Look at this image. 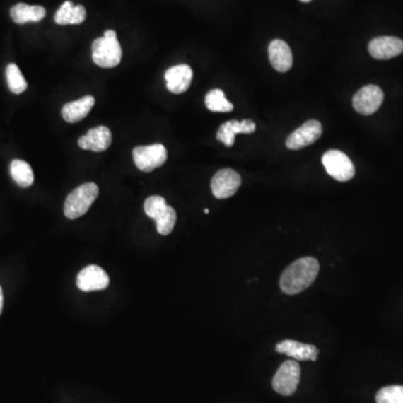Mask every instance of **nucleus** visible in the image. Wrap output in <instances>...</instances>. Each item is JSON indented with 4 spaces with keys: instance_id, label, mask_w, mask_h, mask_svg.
Masks as SVG:
<instances>
[{
    "instance_id": "obj_1",
    "label": "nucleus",
    "mask_w": 403,
    "mask_h": 403,
    "mask_svg": "<svg viewBox=\"0 0 403 403\" xmlns=\"http://www.w3.org/2000/svg\"><path fill=\"white\" fill-rule=\"evenodd\" d=\"M320 272L318 261L312 257L300 258L287 267L280 278V288L287 295L306 291Z\"/></svg>"
},
{
    "instance_id": "obj_2",
    "label": "nucleus",
    "mask_w": 403,
    "mask_h": 403,
    "mask_svg": "<svg viewBox=\"0 0 403 403\" xmlns=\"http://www.w3.org/2000/svg\"><path fill=\"white\" fill-rule=\"evenodd\" d=\"M122 49L115 30H107L103 37L97 38L92 44V59L98 66L111 69L120 64Z\"/></svg>"
},
{
    "instance_id": "obj_3",
    "label": "nucleus",
    "mask_w": 403,
    "mask_h": 403,
    "mask_svg": "<svg viewBox=\"0 0 403 403\" xmlns=\"http://www.w3.org/2000/svg\"><path fill=\"white\" fill-rule=\"evenodd\" d=\"M99 187L97 184L86 183L78 186L74 191L69 194L64 203V214L70 220L83 216L93 202L98 199Z\"/></svg>"
},
{
    "instance_id": "obj_4",
    "label": "nucleus",
    "mask_w": 403,
    "mask_h": 403,
    "mask_svg": "<svg viewBox=\"0 0 403 403\" xmlns=\"http://www.w3.org/2000/svg\"><path fill=\"white\" fill-rule=\"evenodd\" d=\"M144 210L149 218L156 221L157 231L159 234L168 235L172 233L177 220V214L172 206L167 205L164 197L158 195L148 197L144 204Z\"/></svg>"
},
{
    "instance_id": "obj_5",
    "label": "nucleus",
    "mask_w": 403,
    "mask_h": 403,
    "mask_svg": "<svg viewBox=\"0 0 403 403\" xmlns=\"http://www.w3.org/2000/svg\"><path fill=\"white\" fill-rule=\"evenodd\" d=\"M134 164L141 172L149 173L163 166L167 160V151L164 145L155 144L139 146L132 151Z\"/></svg>"
},
{
    "instance_id": "obj_6",
    "label": "nucleus",
    "mask_w": 403,
    "mask_h": 403,
    "mask_svg": "<svg viewBox=\"0 0 403 403\" xmlns=\"http://www.w3.org/2000/svg\"><path fill=\"white\" fill-rule=\"evenodd\" d=\"M326 172L334 180L349 182L355 175V167L346 153L339 151H328L322 158Z\"/></svg>"
},
{
    "instance_id": "obj_7",
    "label": "nucleus",
    "mask_w": 403,
    "mask_h": 403,
    "mask_svg": "<svg viewBox=\"0 0 403 403\" xmlns=\"http://www.w3.org/2000/svg\"><path fill=\"white\" fill-rule=\"evenodd\" d=\"M300 381V366L293 360H288L282 363L274 374L272 380V387L276 392L281 395H293Z\"/></svg>"
},
{
    "instance_id": "obj_8",
    "label": "nucleus",
    "mask_w": 403,
    "mask_h": 403,
    "mask_svg": "<svg viewBox=\"0 0 403 403\" xmlns=\"http://www.w3.org/2000/svg\"><path fill=\"white\" fill-rule=\"evenodd\" d=\"M385 99L381 88L376 86H363L353 98V107L355 110L364 116H370L379 110Z\"/></svg>"
},
{
    "instance_id": "obj_9",
    "label": "nucleus",
    "mask_w": 403,
    "mask_h": 403,
    "mask_svg": "<svg viewBox=\"0 0 403 403\" xmlns=\"http://www.w3.org/2000/svg\"><path fill=\"white\" fill-rule=\"evenodd\" d=\"M241 176L230 168L218 170L211 182L212 193L216 199H224L233 197L241 185Z\"/></svg>"
},
{
    "instance_id": "obj_10",
    "label": "nucleus",
    "mask_w": 403,
    "mask_h": 403,
    "mask_svg": "<svg viewBox=\"0 0 403 403\" xmlns=\"http://www.w3.org/2000/svg\"><path fill=\"white\" fill-rule=\"evenodd\" d=\"M322 134V127L320 121L309 120L289 136L286 146L291 151H299L301 148L314 144L316 140L320 139Z\"/></svg>"
},
{
    "instance_id": "obj_11",
    "label": "nucleus",
    "mask_w": 403,
    "mask_h": 403,
    "mask_svg": "<svg viewBox=\"0 0 403 403\" xmlns=\"http://www.w3.org/2000/svg\"><path fill=\"white\" fill-rule=\"evenodd\" d=\"M109 276L100 267L88 266L78 274L76 285L78 289L86 293L89 291H103L109 286Z\"/></svg>"
},
{
    "instance_id": "obj_12",
    "label": "nucleus",
    "mask_w": 403,
    "mask_h": 403,
    "mask_svg": "<svg viewBox=\"0 0 403 403\" xmlns=\"http://www.w3.org/2000/svg\"><path fill=\"white\" fill-rule=\"evenodd\" d=\"M368 52L376 59H390L403 52V40L393 36H381L368 44Z\"/></svg>"
},
{
    "instance_id": "obj_13",
    "label": "nucleus",
    "mask_w": 403,
    "mask_h": 403,
    "mask_svg": "<svg viewBox=\"0 0 403 403\" xmlns=\"http://www.w3.org/2000/svg\"><path fill=\"white\" fill-rule=\"evenodd\" d=\"M112 143V134L110 129L105 126L95 127L86 132L78 139V147L84 151H92L103 153L110 147Z\"/></svg>"
},
{
    "instance_id": "obj_14",
    "label": "nucleus",
    "mask_w": 403,
    "mask_h": 403,
    "mask_svg": "<svg viewBox=\"0 0 403 403\" xmlns=\"http://www.w3.org/2000/svg\"><path fill=\"white\" fill-rule=\"evenodd\" d=\"M192 78H193V71L191 66L186 64L170 67L165 73L167 89L174 94L187 91L188 88L191 86Z\"/></svg>"
},
{
    "instance_id": "obj_15",
    "label": "nucleus",
    "mask_w": 403,
    "mask_h": 403,
    "mask_svg": "<svg viewBox=\"0 0 403 403\" xmlns=\"http://www.w3.org/2000/svg\"><path fill=\"white\" fill-rule=\"evenodd\" d=\"M255 132V124L252 120H230L218 128L216 139L226 147H232L238 134H252Z\"/></svg>"
},
{
    "instance_id": "obj_16",
    "label": "nucleus",
    "mask_w": 403,
    "mask_h": 403,
    "mask_svg": "<svg viewBox=\"0 0 403 403\" xmlns=\"http://www.w3.org/2000/svg\"><path fill=\"white\" fill-rule=\"evenodd\" d=\"M276 351L297 361H316L320 353L317 347L314 345L305 344L293 339L280 341L276 346Z\"/></svg>"
},
{
    "instance_id": "obj_17",
    "label": "nucleus",
    "mask_w": 403,
    "mask_h": 403,
    "mask_svg": "<svg viewBox=\"0 0 403 403\" xmlns=\"http://www.w3.org/2000/svg\"><path fill=\"white\" fill-rule=\"evenodd\" d=\"M269 59L274 70L287 72L293 66V53L291 47L281 40H272L269 45Z\"/></svg>"
},
{
    "instance_id": "obj_18",
    "label": "nucleus",
    "mask_w": 403,
    "mask_h": 403,
    "mask_svg": "<svg viewBox=\"0 0 403 403\" xmlns=\"http://www.w3.org/2000/svg\"><path fill=\"white\" fill-rule=\"evenodd\" d=\"M94 103L95 100L91 95H86L73 103H66L62 107L63 119L70 124H76L78 121L83 120L92 110Z\"/></svg>"
},
{
    "instance_id": "obj_19",
    "label": "nucleus",
    "mask_w": 403,
    "mask_h": 403,
    "mask_svg": "<svg viewBox=\"0 0 403 403\" xmlns=\"http://www.w3.org/2000/svg\"><path fill=\"white\" fill-rule=\"evenodd\" d=\"M86 18V11L83 6H74L72 1H65L55 13V23L59 25H78Z\"/></svg>"
},
{
    "instance_id": "obj_20",
    "label": "nucleus",
    "mask_w": 403,
    "mask_h": 403,
    "mask_svg": "<svg viewBox=\"0 0 403 403\" xmlns=\"http://www.w3.org/2000/svg\"><path fill=\"white\" fill-rule=\"evenodd\" d=\"M46 11L42 6H30L19 3L11 9V17L16 24L40 22L45 17Z\"/></svg>"
},
{
    "instance_id": "obj_21",
    "label": "nucleus",
    "mask_w": 403,
    "mask_h": 403,
    "mask_svg": "<svg viewBox=\"0 0 403 403\" xmlns=\"http://www.w3.org/2000/svg\"><path fill=\"white\" fill-rule=\"evenodd\" d=\"M11 174L15 183L21 187H30L34 183V173L26 161L19 159L13 160L11 164Z\"/></svg>"
},
{
    "instance_id": "obj_22",
    "label": "nucleus",
    "mask_w": 403,
    "mask_h": 403,
    "mask_svg": "<svg viewBox=\"0 0 403 403\" xmlns=\"http://www.w3.org/2000/svg\"><path fill=\"white\" fill-rule=\"evenodd\" d=\"M205 105L209 110L213 112H230L233 110L234 107L231 103L226 100V94L222 90H211L205 97Z\"/></svg>"
},
{
    "instance_id": "obj_23",
    "label": "nucleus",
    "mask_w": 403,
    "mask_h": 403,
    "mask_svg": "<svg viewBox=\"0 0 403 403\" xmlns=\"http://www.w3.org/2000/svg\"><path fill=\"white\" fill-rule=\"evenodd\" d=\"M6 78L13 93L21 94L27 89V82L16 64H9L6 69Z\"/></svg>"
},
{
    "instance_id": "obj_24",
    "label": "nucleus",
    "mask_w": 403,
    "mask_h": 403,
    "mask_svg": "<svg viewBox=\"0 0 403 403\" xmlns=\"http://www.w3.org/2000/svg\"><path fill=\"white\" fill-rule=\"evenodd\" d=\"M376 403H403V385L382 387L376 393Z\"/></svg>"
},
{
    "instance_id": "obj_25",
    "label": "nucleus",
    "mask_w": 403,
    "mask_h": 403,
    "mask_svg": "<svg viewBox=\"0 0 403 403\" xmlns=\"http://www.w3.org/2000/svg\"><path fill=\"white\" fill-rule=\"evenodd\" d=\"M3 307H4V293L3 289L0 287V315H1V312H3Z\"/></svg>"
},
{
    "instance_id": "obj_26",
    "label": "nucleus",
    "mask_w": 403,
    "mask_h": 403,
    "mask_svg": "<svg viewBox=\"0 0 403 403\" xmlns=\"http://www.w3.org/2000/svg\"><path fill=\"white\" fill-rule=\"evenodd\" d=\"M303 3H309V1H312V0H300Z\"/></svg>"
},
{
    "instance_id": "obj_27",
    "label": "nucleus",
    "mask_w": 403,
    "mask_h": 403,
    "mask_svg": "<svg viewBox=\"0 0 403 403\" xmlns=\"http://www.w3.org/2000/svg\"><path fill=\"white\" fill-rule=\"evenodd\" d=\"M204 213H206V214H209V213H210V210H209V209H205Z\"/></svg>"
}]
</instances>
